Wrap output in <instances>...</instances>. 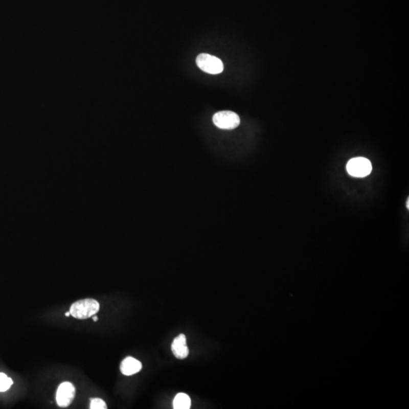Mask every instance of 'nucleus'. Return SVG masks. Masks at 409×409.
I'll return each instance as SVG.
<instances>
[{"mask_svg":"<svg viewBox=\"0 0 409 409\" xmlns=\"http://www.w3.org/2000/svg\"><path fill=\"white\" fill-rule=\"evenodd\" d=\"M70 315H71V312H70V311H67V312H66V313H65V316H66V317H69V316H70Z\"/></svg>","mask_w":409,"mask_h":409,"instance_id":"12","label":"nucleus"},{"mask_svg":"<svg viewBox=\"0 0 409 409\" xmlns=\"http://www.w3.org/2000/svg\"><path fill=\"white\" fill-rule=\"evenodd\" d=\"M100 311V303L94 299H85L73 303L70 308L71 315L77 319H87Z\"/></svg>","mask_w":409,"mask_h":409,"instance_id":"1","label":"nucleus"},{"mask_svg":"<svg viewBox=\"0 0 409 409\" xmlns=\"http://www.w3.org/2000/svg\"><path fill=\"white\" fill-rule=\"evenodd\" d=\"M347 170L351 176L364 177L369 175L372 171V165L368 158L363 157L352 158L347 163Z\"/></svg>","mask_w":409,"mask_h":409,"instance_id":"4","label":"nucleus"},{"mask_svg":"<svg viewBox=\"0 0 409 409\" xmlns=\"http://www.w3.org/2000/svg\"><path fill=\"white\" fill-rule=\"evenodd\" d=\"M75 386L70 382H64L59 385L56 393V402L61 408L69 406L75 397Z\"/></svg>","mask_w":409,"mask_h":409,"instance_id":"5","label":"nucleus"},{"mask_svg":"<svg viewBox=\"0 0 409 409\" xmlns=\"http://www.w3.org/2000/svg\"><path fill=\"white\" fill-rule=\"evenodd\" d=\"M13 381L10 377L0 373V392H6L12 386Z\"/></svg>","mask_w":409,"mask_h":409,"instance_id":"9","label":"nucleus"},{"mask_svg":"<svg viewBox=\"0 0 409 409\" xmlns=\"http://www.w3.org/2000/svg\"><path fill=\"white\" fill-rule=\"evenodd\" d=\"M142 369V363L133 357H127L123 360L120 370L124 375L131 376L140 372Z\"/></svg>","mask_w":409,"mask_h":409,"instance_id":"7","label":"nucleus"},{"mask_svg":"<svg viewBox=\"0 0 409 409\" xmlns=\"http://www.w3.org/2000/svg\"><path fill=\"white\" fill-rule=\"evenodd\" d=\"M212 120L216 127L223 130H233L240 124L238 115L231 111H218L214 115Z\"/></svg>","mask_w":409,"mask_h":409,"instance_id":"3","label":"nucleus"},{"mask_svg":"<svg viewBox=\"0 0 409 409\" xmlns=\"http://www.w3.org/2000/svg\"><path fill=\"white\" fill-rule=\"evenodd\" d=\"M406 206H407V209H409V199H408V200H407Z\"/></svg>","mask_w":409,"mask_h":409,"instance_id":"13","label":"nucleus"},{"mask_svg":"<svg viewBox=\"0 0 409 409\" xmlns=\"http://www.w3.org/2000/svg\"><path fill=\"white\" fill-rule=\"evenodd\" d=\"M90 409H106L107 405L105 402L101 399L99 398H95V399H91L90 401Z\"/></svg>","mask_w":409,"mask_h":409,"instance_id":"10","label":"nucleus"},{"mask_svg":"<svg viewBox=\"0 0 409 409\" xmlns=\"http://www.w3.org/2000/svg\"><path fill=\"white\" fill-rule=\"evenodd\" d=\"M171 351L176 358L178 359H184L189 355V349L187 346V338L185 335L181 333L178 335L171 344Z\"/></svg>","mask_w":409,"mask_h":409,"instance_id":"6","label":"nucleus"},{"mask_svg":"<svg viewBox=\"0 0 409 409\" xmlns=\"http://www.w3.org/2000/svg\"><path fill=\"white\" fill-rule=\"evenodd\" d=\"M93 320H94V322H97V320H98V317H97V316L96 315V314L95 315L93 316Z\"/></svg>","mask_w":409,"mask_h":409,"instance_id":"11","label":"nucleus"},{"mask_svg":"<svg viewBox=\"0 0 409 409\" xmlns=\"http://www.w3.org/2000/svg\"><path fill=\"white\" fill-rule=\"evenodd\" d=\"M196 64L201 70L211 75H218L224 71V64L221 59L206 53L197 56Z\"/></svg>","mask_w":409,"mask_h":409,"instance_id":"2","label":"nucleus"},{"mask_svg":"<svg viewBox=\"0 0 409 409\" xmlns=\"http://www.w3.org/2000/svg\"><path fill=\"white\" fill-rule=\"evenodd\" d=\"M173 406L175 409H189L191 406V399L185 393H178L174 397Z\"/></svg>","mask_w":409,"mask_h":409,"instance_id":"8","label":"nucleus"}]
</instances>
